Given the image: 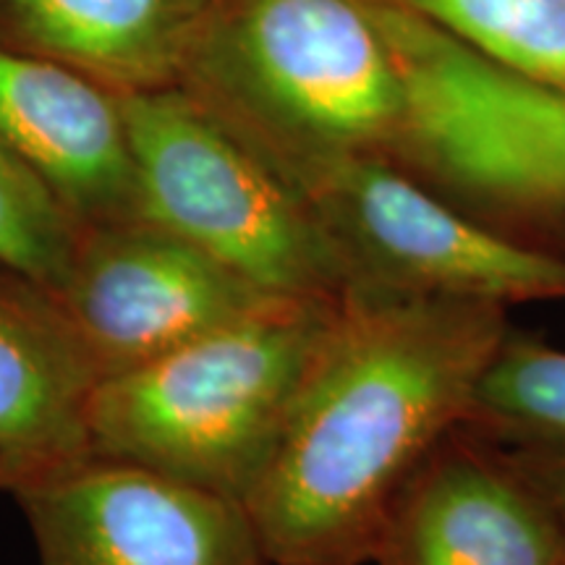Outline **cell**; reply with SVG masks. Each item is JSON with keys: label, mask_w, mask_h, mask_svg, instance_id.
<instances>
[{"label": "cell", "mask_w": 565, "mask_h": 565, "mask_svg": "<svg viewBox=\"0 0 565 565\" xmlns=\"http://www.w3.org/2000/svg\"><path fill=\"white\" fill-rule=\"evenodd\" d=\"M508 309L349 288L263 479L246 498L265 565L372 563L398 494L466 424Z\"/></svg>", "instance_id": "obj_1"}, {"label": "cell", "mask_w": 565, "mask_h": 565, "mask_svg": "<svg viewBox=\"0 0 565 565\" xmlns=\"http://www.w3.org/2000/svg\"><path fill=\"white\" fill-rule=\"evenodd\" d=\"M175 87L299 194L338 162L393 154L406 118L366 0H215Z\"/></svg>", "instance_id": "obj_2"}, {"label": "cell", "mask_w": 565, "mask_h": 565, "mask_svg": "<svg viewBox=\"0 0 565 565\" xmlns=\"http://www.w3.org/2000/svg\"><path fill=\"white\" fill-rule=\"evenodd\" d=\"M338 301L275 299L150 364L103 377L89 404L92 456L244 505L278 448Z\"/></svg>", "instance_id": "obj_3"}, {"label": "cell", "mask_w": 565, "mask_h": 565, "mask_svg": "<svg viewBox=\"0 0 565 565\" xmlns=\"http://www.w3.org/2000/svg\"><path fill=\"white\" fill-rule=\"evenodd\" d=\"M139 221L186 238L259 291L338 301L345 273L309 202L179 87L121 95Z\"/></svg>", "instance_id": "obj_4"}, {"label": "cell", "mask_w": 565, "mask_h": 565, "mask_svg": "<svg viewBox=\"0 0 565 565\" xmlns=\"http://www.w3.org/2000/svg\"><path fill=\"white\" fill-rule=\"evenodd\" d=\"M301 196L341 259L345 291L383 288L503 309L565 301V257L450 207L401 173L391 154L338 162Z\"/></svg>", "instance_id": "obj_5"}, {"label": "cell", "mask_w": 565, "mask_h": 565, "mask_svg": "<svg viewBox=\"0 0 565 565\" xmlns=\"http://www.w3.org/2000/svg\"><path fill=\"white\" fill-rule=\"evenodd\" d=\"M55 299L103 380L150 364L280 296L259 291L160 225L129 221L82 231Z\"/></svg>", "instance_id": "obj_6"}, {"label": "cell", "mask_w": 565, "mask_h": 565, "mask_svg": "<svg viewBox=\"0 0 565 565\" xmlns=\"http://www.w3.org/2000/svg\"><path fill=\"white\" fill-rule=\"evenodd\" d=\"M40 565H265L244 505L87 456L11 487Z\"/></svg>", "instance_id": "obj_7"}, {"label": "cell", "mask_w": 565, "mask_h": 565, "mask_svg": "<svg viewBox=\"0 0 565 565\" xmlns=\"http://www.w3.org/2000/svg\"><path fill=\"white\" fill-rule=\"evenodd\" d=\"M0 145L82 228L139 221L124 100L82 71L0 45Z\"/></svg>", "instance_id": "obj_8"}, {"label": "cell", "mask_w": 565, "mask_h": 565, "mask_svg": "<svg viewBox=\"0 0 565 565\" xmlns=\"http://www.w3.org/2000/svg\"><path fill=\"white\" fill-rule=\"evenodd\" d=\"M377 565H565V532L503 454L445 440L387 513Z\"/></svg>", "instance_id": "obj_9"}, {"label": "cell", "mask_w": 565, "mask_h": 565, "mask_svg": "<svg viewBox=\"0 0 565 565\" xmlns=\"http://www.w3.org/2000/svg\"><path fill=\"white\" fill-rule=\"evenodd\" d=\"M97 383L100 372L61 301L0 267V466L9 490L92 456Z\"/></svg>", "instance_id": "obj_10"}, {"label": "cell", "mask_w": 565, "mask_h": 565, "mask_svg": "<svg viewBox=\"0 0 565 565\" xmlns=\"http://www.w3.org/2000/svg\"><path fill=\"white\" fill-rule=\"evenodd\" d=\"M215 0H0V45L58 61L118 95L175 87Z\"/></svg>", "instance_id": "obj_11"}, {"label": "cell", "mask_w": 565, "mask_h": 565, "mask_svg": "<svg viewBox=\"0 0 565 565\" xmlns=\"http://www.w3.org/2000/svg\"><path fill=\"white\" fill-rule=\"evenodd\" d=\"M508 74L565 97V0H383Z\"/></svg>", "instance_id": "obj_12"}, {"label": "cell", "mask_w": 565, "mask_h": 565, "mask_svg": "<svg viewBox=\"0 0 565 565\" xmlns=\"http://www.w3.org/2000/svg\"><path fill=\"white\" fill-rule=\"evenodd\" d=\"M466 424L513 448H565V351L508 333Z\"/></svg>", "instance_id": "obj_13"}, {"label": "cell", "mask_w": 565, "mask_h": 565, "mask_svg": "<svg viewBox=\"0 0 565 565\" xmlns=\"http://www.w3.org/2000/svg\"><path fill=\"white\" fill-rule=\"evenodd\" d=\"M82 225L0 145V267L61 294Z\"/></svg>", "instance_id": "obj_14"}, {"label": "cell", "mask_w": 565, "mask_h": 565, "mask_svg": "<svg viewBox=\"0 0 565 565\" xmlns=\"http://www.w3.org/2000/svg\"><path fill=\"white\" fill-rule=\"evenodd\" d=\"M503 458L540 494L565 532V448H513Z\"/></svg>", "instance_id": "obj_15"}, {"label": "cell", "mask_w": 565, "mask_h": 565, "mask_svg": "<svg viewBox=\"0 0 565 565\" xmlns=\"http://www.w3.org/2000/svg\"><path fill=\"white\" fill-rule=\"evenodd\" d=\"M9 484H11V479H9V475H6V471H3V466H0V487H6V490H9Z\"/></svg>", "instance_id": "obj_16"}]
</instances>
